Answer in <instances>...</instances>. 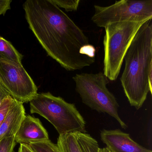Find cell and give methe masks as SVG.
Here are the masks:
<instances>
[{"label": "cell", "mask_w": 152, "mask_h": 152, "mask_svg": "<svg viewBox=\"0 0 152 152\" xmlns=\"http://www.w3.org/2000/svg\"><path fill=\"white\" fill-rule=\"evenodd\" d=\"M147 21L117 22L109 24L105 27L103 72L109 80H117L124 56L132 39L140 27Z\"/></svg>", "instance_id": "4"}, {"label": "cell", "mask_w": 152, "mask_h": 152, "mask_svg": "<svg viewBox=\"0 0 152 152\" xmlns=\"http://www.w3.org/2000/svg\"><path fill=\"white\" fill-rule=\"evenodd\" d=\"M146 22L136 33L125 54V66L121 77L124 94L131 106L142 107L148 94H151L148 82L152 70V25Z\"/></svg>", "instance_id": "2"}, {"label": "cell", "mask_w": 152, "mask_h": 152, "mask_svg": "<svg viewBox=\"0 0 152 152\" xmlns=\"http://www.w3.org/2000/svg\"><path fill=\"white\" fill-rule=\"evenodd\" d=\"M11 0H0V15H4L11 9Z\"/></svg>", "instance_id": "18"}, {"label": "cell", "mask_w": 152, "mask_h": 152, "mask_svg": "<svg viewBox=\"0 0 152 152\" xmlns=\"http://www.w3.org/2000/svg\"><path fill=\"white\" fill-rule=\"evenodd\" d=\"M25 115L23 103L14 99L7 116L0 126V141L15 136Z\"/></svg>", "instance_id": "10"}, {"label": "cell", "mask_w": 152, "mask_h": 152, "mask_svg": "<svg viewBox=\"0 0 152 152\" xmlns=\"http://www.w3.org/2000/svg\"><path fill=\"white\" fill-rule=\"evenodd\" d=\"M72 79L75 82V91L83 104L99 113L109 115L123 129L128 128L119 116V104L114 95L107 88L109 80L103 72L76 74Z\"/></svg>", "instance_id": "5"}, {"label": "cell", "mask_w": 152, "mask_h": 152, "mask_svg": "<svg viewBox=\"0 0 152 152\" xmlns=\"http://www.w3.org/2000/svg\"><path fill=\"white\" fill-rule=\"evenodd\" d=\"M94 8L91 20L99 27L105 28L112 23L152 18V0H122L107 7L94 5Z\"/></svg>", "instance_id": "6"}, {"label": "cell", "mask_w": 152, "mask_h": 152, "mask_svg": "<svg viewBox=\"0 0 152 152\" xmlns=\"http://www.w3.org/2000/svg\"><path fill=\"white\" fill-rule=\"evenodd\" d=\"M100 135L102 142L112 152H152L134 141L129 134L119 129H103Z\"/></svg>", "instance_id": "8"}, {"label": "cell", "mask_w": 152, "mask_h": 152, "mask_svg": "<svg viewBox=\"0 0 152 152\" xmlns=\"http://www.w3.org/2000/svg\"><path fill=\"white\" fill-rule=\"evenodd\" d=\"M27 145L34 152H61L57 144H54L50 140Z\"/></svg>", "instance_id": "14"}, {"label": "cell", "mask_w": 152, "mask_h": 152, "mask_svg": "<svg viewBox=\"0 0 152 152\" xmlns=\"http://www.w3.org/2000/svg\"><path fill=\"white\" fill-rule=\"evenodd\" d=\"M16 142L28 144L49 140L48 133L39 118L26 115L15 137Z\"/></svg>", "instance_id": "9"}, {"label": "cell", "mask_w": 152, "mask_h": 152, "mask_svg": "<svg viewBox=\"0 0 152 152\" xmlns=\"http://www.w3.org/2000/svg\"><path fill=\"white\" fill-rule=\"evenodd\" d=\"M30 112L47 119L59 135L86 133V123L74 104L69 103L50 92L37 94L30 102Z\"/></svg>", "instance_id": "3"}, {"label": "cell", "mask_w": 152, "mask_h": 152, "mask_svg": "<svg viewBox=\"0 0 152 152\" xmlns=\"http://www.w3.org/2000/svg\"><path fill=\"white\" fill-rule=\"evenodd\" d=\"M23 9L30 29L48 55L62 67L73 72L95 63V47L52 0H27Z\"/></svg>", "instance_id": "1"}, {"label": "cell", "mask_w": 152, "mask_h": 152, "mask_svg": "<svg viewBox=\"0 0 152 152\" xmlns=\"http://www.w3.org/2000/svg\"><path fill=\"white\" fill-rule=\"evenodd\" d=\"M23 56L8 41L0 36V59L22 64Z\"/></svg>", "instance_id": "11"}, {"label": "cell", "mask_w": 152, "mask_h": 152, "mask_svg": "<svg viewBox=\"0 0 152 152\" xmlns=\"http://www.w3.org/2000/svg\"><path fill=\"white\" fill-rule=\"evenodd\" d=\"M10 96L9 93L0 83V106L3 103L4 100Z\"/></svg>", "instance_id": "19"}, {"label": "cell", "mask_w": 152, "mask_h": 152, "mask_svg": "<svg viewBox=\"0 0 152 152\" xmlns=\"http://www.w3.org/2000/svg\"><path fill=\"white\" fill-rule=\"evenodd\" d=\"M14 98L11 96L8 97L0 106V126L4 121L9 111Z\"/></svg>", "instance_id": "17"}, {"label": "cell", "mask_w": 152, "mask_h": 152, "mask_svg": "<svg viewBox=\"0 0 152 152\" xmlns=\"http://www.w3.org/2000/svg\"><path fill=\"white\" fill-rule=\"evenodd\" d=\"M20 144L18 152H34L27 144Z\"/></svg>", "instance_id": "20"}, {"label": "cell", "mask_w": 152, "mask_h": 152, "mask_svg": "<svg viewBox=\"0 0 152 152\" xmlns=\"http://www.w3.org/2000/svg\"><path fill=\"white\" fill-rule=\"evenodd\" d=\"M15 136L6 138L0 141V152H13L16 142Z\"/></svg>", "instance_id": "16"}, {"label": "cell", "mask_w": 152, "mask_h": 152, "mask_svg": "<svg viewBox=\"0 0 152 152\" xmlns=\"http://www.w3.org/2000/svg\"><path fill=\"white\" fill-rule=\"evenodd\" d=\"M74 133L83 152H101L97 141L89 134L81 132Z\"/></svg>", "instance_id": "13"}, {"label": "cell", "mask_w": 152, "mask_h": 152, "mask_svg": "<svg viewBox=\"0 0 152 152\" xmlns=\"http://www.w3.org/2000/svg\"><path fill=\"white\" fill-rule=\"evenodd\" d=\"M0 83L13 98L23 104L38 94L37 86L22 64L0 59Z\"/></svg>", "instance_id": "7"}, {"label": "cell", "mask_w": 152, "mask_h": 152, "mask_svg": "<svg viewBox=\"0 0 152 152\" xmlns=\"http://www.w3.org/2000/svg\"><path fill=\"white\" fill-rule=\"evenodd\" d=\"M57 145L61 152H83L74 132L59 135Z\"/></svg>", "instance_id": "12"}, {"label": "cell", "mask_w": 152, "mask_h": 152, "mask_svg": "<svg viewBox=\"0 0 152 152\" xmlns=\"http://www.w3.org/2000/svg\"><path fill=\"white\" fill-rule=\"evenodd\" d=\"M101 152H112L107 147L100 148Z\"/></svg>", "instance_id": "21"}, {"label": "cell", "mask_w": 152, "mask_h": 152, "mask_svg": "<svg viewBox=\"0 0 152 152\" xmlns=\"http://www.w3.org/2000/svg\"><path fill=\"white\" fill-rule=\"evenodd\" d=\"M52 2L59 8L64 9L67 12L77 11L79 7L80 0H52Z\"/></svg>", "instance_id": "15"}]
</instances>
